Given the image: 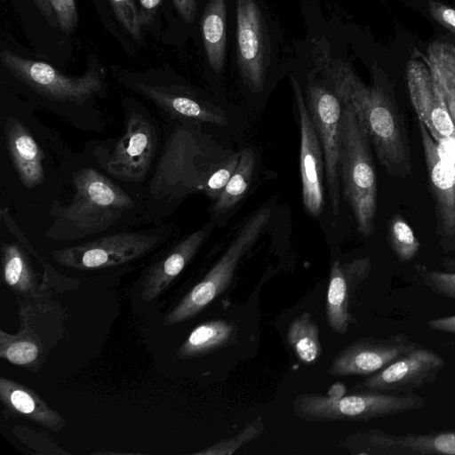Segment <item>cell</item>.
<instances>
[{"mask_svg": "<svg viewBox=\"0 0 455 455\" xmlns=\"http://www.w3.org/2000/svg\"><path fill=\"white\" fill-rule=\"evenodd\" d=\"M443 267L450 272H455V257L445 258L442 262Z\"/></svg>", "mask_w": 455, "mask_h": 455, "instance_id": "f35d334b", "label": "cell"}, {"mask_svg": "<svg viewBox=\"0 0 455 455\" xmlns=\"http://www.w3.org/2000/svg\"><path fill=\"white\" fill-rule=\"evenodd\" d=\"M124 131L111 143L99 142L91 151L93 161L124 182L140 183L152 168L159 142L153 116L144 108L124 103Z\"/></svg>", "mask_w": 455, "mask_h": 455, "instance_id": "ba28073f", "label": "cell"}, {"mask_svg": "<svg viewBox=\"0 0 455 455\" xmlns=\"http://www.w3.org/2000/svg\"><path fill=\"white\" fill-rule=\"evenodd\" d=\"M326 77L344 105H350L361 116L371 147L387 173L407 179L413 174L412 156L403 114L392 88L375 75L365 85L349 66H332Z\"/></svg>", "mask_w": 455, "mask_h": 455, "instance_id": "7a4b0ae2", "label": "cell"}, {"mask_svg": "<svg viewBox=\"0 0 455 455\" xmlns=\"http://www.w3.org/2000/svg\"><path fill=\"white\" fill-rule=\"evenodd\" d=\"M143 25H148L156 16L161 0H139Z\"/></svg>", "mask_w": 455, "mask_h": 455, "instance_id": "8d00e7d4", "label": "cell"}, {"mask_svg": "<svg viewBox=\"0 0 455 455\" xmlns=\"http://www.w3.org/2000/svg\"><path fill=\"white\" fill-rule=\"evenodd\" d=\"M55 12L57 27L71 33L76 27L78 15L75 0H50Z\"/></svg>", "mask_w": 455, "mask_h": 455, "instance_id": "d6a6232c", "label": "cell"}, {"mask_svg": "<svg viewBox=\"0 0 455 455\" xmlns=\"http://www.w3.org/2000/svg\"><path fill=\"white\" fill-rule=\"evenodd\" d=\"M115 14L124 29L135 39L142 36L143 22L134 0H109Z\"/></svg>", "mask_w": 455, "mask_h": 455, "instance_id": "1f68e13d", "label": "cell"}, {"mask_svg": "<svg viewBox=\"0 0 455 455\" xmlns=\"http://www.w3.org/2000/svg\"><path fill=\"white\" fill-rule=\"evenodd\" d=\"M18 301L20 328L15 334L0 330V357L37 371L64 334V311L44 293Z\"/></svg>", "mask_w": 455, "mask_h": 455, "instance_id": "52a82bcc", "label": "cell"}, {"mask_svg": "<svg viewBox=\"0 0 455 455\" xmlns=\"http://www.w3.org/2000/svg\"><path fill=\"white\" fill-rule=\"evenodd\" d=\"M424 404V399L413 391L393 394L363 390L341 397L303 393L293 399L292 411L306 421H367L419 410Z\"/></svg>", "mask_w": 455, "mask_h": 455, "instance_id": "9c48e42d", "label": "cell"}, {"mask_svg": "<svg viewBox=\"0 0 455 455\" xmlns=\"http://www.w3.org/2000/svg\"><path fill=\"white\" fill-rule=\"evenodd\" d=\"M70 177L75 190L70 203L55 199L50 204L44 233L49 239L76 241L142 222L141 200L95 167L74 168Z\"/></svg>", "mask_w": 455, "mask_h": 455, "instance_id": "6da1fadb", "label": "cell"}, {"mask_svg": "<svg viewBox=\"0 0 455 455\" xmlns=\"http://www.w3.org/2000/svg\"><path fill=\"white\" fill-rule=\"evenodd\" d=\"M228 1L207 0L201 18L205 59L210 69L216 75H221L226 65Z\"/></svg>", "mask_w": 455, "mask_h": 455, "instance_id": "cb8c5ba5", "label": "cell"}, {"mask_svg": "<svg viewBox=\"0 0 455 455\" xmlns=\"http://www.w3.org/2000/svg\"><path fill=\"white\" fill-rule=\"evenodd\" d=\"M127 86L152 102L165 117L180 123H206L226 125L224 111L181 84L133 80Z\"/></svg>", "mask_w": 455, "mask_h": 455, "instance_id": "e0dca14e", "label": "cell"}, {"mask_svg": "<svg viewBox=\"0 0 455 455\" xmlns=\"http://www.w3.org/2000/svg\"><path fill=\"white\" fill-rule=\"evenodd\" d=\"M265 429L261 417H257L248 422L239 433L232 437L221 439L212 445L194 452L195 455H230L242 446L251 443L260 436Z\"/></svg>", "mask_w": 455, "mask_h": 455, "instance_id": "f546056e", "label": "cell"}, {"mask_svg": "<svg viewBox=\"0 0 455 455\" xmlns=\"http://www.w3.org/2000/svg\"><path fill=\"white\" fill-rule=\"evenodd\" d=\"M427 324L431 330L455 334V315L431 319Z\"/></svg>", "mask_w": 455, "mask_h": 455, "instance_id": "d590c367", "label": "cell"}, {"mask_svg": "<svg viewBox=\"0 0 455 455\" xmlns=\"http://www.w3.org/2000/svg\"><path fill=\"white\" fill-rule=\"evenodd\" d=\"M430 16L440 25L455 35V9L436 0L427 2Z\"/></svg>", "mask_w": 455, "mask_h": 455, "instance_id": "836d02e7", "label": "cell"}, {"mask_svg": "<svg viewBox=\"0 0 455 455\" xmlns=\"http://www.w3.org/2000/svg\"><path fill=\"white\" fill-rule=\"evenodd\" d=\"M407 84L419 121L441 149L455 158V123L429 67L421 61H409Z\"/></svg>", "mask_w": 455, "mask_h": 455, "instance_id": "4fadbf2b", "label": "cell"}, {"mask_svg": "<svg viewBox=\"0 0 455 455\" xmlns=\"http://www.w3.org/2000/svg\"><path fill=\"white\" fill-rule=\"evenodd\" d=\"M294 100L299 114L300 151L299 166L302 186V202L306 211L317 218L324 206V160L322 146L309 115L306 100L298 80L291 76Z\"/></svg>", "mask_w": 455, "mask_h": 455, "instance_id": "d6986e66", "label": "cell"}, {"mask_svg": "<svg viewBox=\"0 0 455 455\" xmlns=\"http://www.w3.org/2000/svg\"><path fill=\"white\" fill-rule=\"evenodd\" d=\"M169 224L135 230H121L89 242L51 252L58 264L76 269L94 270L132 262L166 243L174 234Z\"/></svg>", "mask_w": 455, "mask_h": 455, "instance_id": "30bf717a", "label": "cell"}, {"mask_svg": "<svg viewBox=\"0 0 455 455\" xmlns=\"http://www.w3.org/2000/svg\"><path fill=\"white\" fill-rule=\"evenodd\" d=\"M371 270L370 257H363L341 263H331L326 296V317L329 326L336 333L347 332L353 317L351 299Z\"/></svg>", "mask_w": 455, "mask_h": 455, "instance_id": "ffe728a7", "label": "cell"}, {"mask_svg": "<svg viewBox=\"0 0 455 455\" xmlns=\"http://www.w3.org/2000/svg\"><path fill=\"white\" fill-rule=\"evenodd\" d=\"M414 268L423 283L433 292L455 299V272L438 271L419 264H415Z\"/></svg>", "mask_w": 455, "mask_h": 455, "instance_id": "4dcf8cb0", "label": "cell"}, {"mask_svg": "<svg viewBox=\"0 0 455 455\" xmlns=\"http://www.w3.org/2000/svg\"><path fill=\"white\" fill-rule=\"evenodd\" d=\"M286 339L297 358L306 365L315 363L322 355L319 328L308 312L291 322Z\"/></svg>", "mask_w": 455, "mask_h": 455, "instance_id": "4316f807", "label": "cell"}, {"mask_svg": "<svg viewBox=\"0 0 455 455\" xmlns=\"http://www.w3.org/2000/svg\"><path fill=\"white\" fill-rule=\"evenodd\" d=\"M0 59L7 70L42 100V105L77 129L100 132L105 124L92 112L95 99L102 95L105 82L102 74L89 68L82 76H67L52 65L26 59L4 50ZM103 119V116L92 112Z\"/></svg>", "mask_w": 455, "mask_h": 455, "instance_id": "3957f363", "label": "cell"}, {"mask_svg": "<svg viewBox=\"0 0 455 455\" xmlns=\"http://www.w3.org/2000/svg\"><path fill=\"white\" fill-rule=\"evenodd\" d=\"M29 254L18 240L1 243L2 278L17 297L37 296L46 290L39 283Z\"/></svg>", "mask_w": 455, "mask_h": 455, "instance_id": "603a6c76", "label": "cell"}, {"mask_svg": "<svg viewBox=\"0 0 455 455\" xmlns=\"http://www.w3.org/2000/svg\"><path fill=\"white\" fill-rule=\"evenodd\" d=\"M7 155L21 186L31 192L43 191L57 181V175H71L75 161H56L55 156H73L60 138L44 125L35 114H1Z\"/></svg>", "mask_w": 455, "mask_h": 455, "instance_id": "277c9868", "label": "cell"}, {"mask_svg": "<svg viewBox=\"0 0 455 455\" xmlns=\"http://www.w3.org/2000/svg\"><path fill=\"white\" fill-rule=\"evenodd\" d=\"M387 241L394 254L403 263L411 262L420 249L413 229L400 214L394 215L387 228Z\"/></svg>", "mask_w": 455, "mask_h": 455, "instance_id": "f1b7e54d", "label": "cell"}, {"mask_svg": "<svg viewBox=\"0 0 455 455\" xmlns=\"http://www.w3.org/2000/svg\"><path fill=\"white\" fill-rule=\"evenodd\" d=\"M240 153L236 170L212 206V213L215 215L229 212L248 190L255 170L256 157L251 148H243Z\"/></svg>", "mask_w": 455, "mask_h": 455, "instance_id": "83f0119b", "label": "cell"}, {"mask_svg": "<svg viewBox=\"0 0 455 455\" xmlns=\"http://www.w3.org/2000/svg\"><path fill=\"white\" fill-rule=\"evenodd\" d=\"M213 228L214 223L208 222L184 236L148 267L141 281L140 299L147 302L157 299L196 256Z\"/></svg>", "mask_w": 455, "mask_h": 455, "instance_id": "44dd1931", "label": "cell"}, {"mask_svg": "<svg viewBox=\"0 0 455 455\" xmlns=\"http://www.w3.org/2000/svg\"><path fill=\"white\" fill-rule=\"evenodd\" d=\"M271 214V209L264 206L244 221L217 263L175 307L166 314L163 321L164 325L188 321L228 287L238 264L267 226Z\"/></svg>", "mask_w": 455, "mask_h": 455, "instance_id": "8fae6325", "label": "cell"}, {"mask_svg": "<svg viewBox=\"0 0 455 455\" xmlns=\"http://www.w3.org/2000/svg\"><path fill=\"white\" fill-rule=\"evenodd\" d=\"M198 0H172V3L182 20L188 24L195 21L197 14Z\"/></svg>", "mask_w": 455, "mask_h": 455, "instance_id": "e575fe53", "label": "cell"}, {"mask_svg": "<svg viewBox=\"0 0 455 455\" xmlns=\"http://www.w3.org/2000/svg\"><path fill=\"white\" fill-rule=\"evenodd\" d=\"M430 190L435 201L436 233L444 252L455 250V158L443 152L419 121Z\"/></svg>", "mask_w": 455, "mask_h": 455, "instance_id": "5bb4252c", "label": "cell"}, {"mask_svg": "<svg viewBox=\"0 0 455 455\" xmlns=\"http://www.w3.org/2000/svg\"><path fill=\"white\" fill-rule=\"evenodd\" d=\"M0 400L7 412L23 417L51 431L59 432L67 426L60 413L35 390L4 377L0 378Z\"/></svg>", "mask_w": 455, "mask_h": 455, "instance_id": "7402d4cb", "label": "cell"}, {"mask_svg": "<svg viewBox=\"0 0 455 455\" xmlns=\"http://www.w3.org/2000/svg\"><path fill=\"white\" fill-rule=\"evenodd\" d=\"M340 445L355 455H455V431L394 435L371 429L347 435Z\"/></svg>", "mask_w": 455, "mask_h": 455, "instance_id": "9a60e30c", "label": "cell"}, {"mask_svg": "<svg viewBox=\"0 0 455 455\" xmlns=\"http://www.w3.org/2000/svg\"><path fill=\"white\" fill-rule=\"evenodd\" d=\"M235 65L243 84L260 92L280 60L281 36L266 0H234Z\"/></svg>", "mask_w": 455, "mask_h": 455, "instance_id": "8992f818", "label": "cell"}, {"mask_svg": "<svg viewBox=\"0 0 455 455\" xmlns=\"http://www.w3.org/2000/svg\"><path fill=\"white\" fill-rule=\"evenodd\" d=\"M237 336L234 323L224 319L207 321L189 333L176 355L180 359L204 356L235 343Z\"/></svg>", "mask_w": 455, "mask_h": 455, "instance_id": "d4e9b609", "label": "cell"}, {"mask_svg": "<svg viewBox=\"0 0 455 455\" xmlns=\"http://www.w3.org/2000/svg\"><path fill=\"white\" fill-rule=\"evenodd\" d=\"M339 152V180L358 232L364 237L374 230L377 214V178L371 143L359 114L344 105Z\"/></svg>", "mask_w": 455, "mask_h": 455, "instance_id": "5b68a950", "label": "cell"}, {"mask_svg": "<svg viewBox=\"0 0 455 455\" xmlns=\"http://www.w3.org/2000/svg\"><path fill=\"white\" fill-rule=\"evenodd\" d=\"M445 363L441 355L420 344L380 371L356 383L352 390L393 394L413 391L433 383Z\"/></svg>", "mask_w": 455, "mask_h": 455, "instance_id": "2e32d148", "label": "cell"}, {"mask_svg": "<svg viewBox=\"0 0 455 455\" xmlns=\"http://www.w3.org/2000/svg\"><path fill=\"white\" fill-rule=\"evenodd\" d=\"M308 75L307 107L318 135L324 160L325 179L334 215L340 208L339 152L344 104L323 76Z\"/></svg>", "mask_w": 455, "mask_h": 455, "instance_id": "7c38bea8", "label": "cell"}, {"mask_svg": "<svg viewBox=\"0 0 455 455\" xmlns=\"http://www.w3.org/2000/svg\"><path fill=\"white\" fill-rule=\"evenodd\" d=\"M420 344L405 333L360 338L339 351L328 368L332 376L371 375Z\"/></svg>", "mask_w": 455, "mask_h": 455, "instance_id": "ac0fdd59", "label": "cell"}, {"mask_svg": "<svg viewBox=\"0 0 455 455\" xmlns=\"http://www.w3.org/2000/svg\"><path fill=\"white\" fill-rule=\"evenodd\" d=\"M33 2L44 19L52 26H57L55 12L50 0H33Z\"/></svg>", "mask_w": 455, "mask_h": 455, "instance_id": "74e56055", "label": "cell"}, {"mask_svg": "<svg viewBox=\"0 0 455 455\" xmlns=\"http://www.w3.org/2000/svg\"><path fill=\"white\" fill-rule=\"evenodd\" d=\"M427 66L437 80L455 123V44L435 41L427 50Z\"/></svg>", "mask_w": 455, "mask_h": 455, "instance_id": "484cf974", "label": "cell"}]
</instances>
